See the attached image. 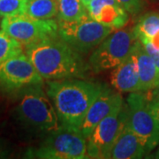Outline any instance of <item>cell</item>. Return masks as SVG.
Here are the masks:
<instances>
[{"label": "cell", "mask_w": 159, "mask_h": 159, "mask_svg": "<svg viewBox=\"0 0 159 159\" xmlns=\"http://www.w3.org/2000/svg\"><path fill=\"white\" fill-rule=\"evenodd\" d=\"M102 87L75 79L48 80L46 93L55 107L60 125L80 130L86 114Z\"/></svg>", "instance_id": "obj_1"}, {"label": "cell", "mask_w": 159, "mask_h": 159, "mask_svg": "<svg viewBox=\"0 0 159 159\" xmlns=\"http://www.w3.org/2000/svg\"><path fill=\"white\" fill-rule=\"evenodd\" d=\"M25 53L43 80L84 76L85 65L80 54L58 35L25 48Z\"/></svg>", "instance_id": "obj_2"}, {"label": "cell", "mask_w": 159, "mask_h": 159, "mask_svg": "<svg viewBox=\"0 0 159 159\" xmlns=\"http://www.w3.org/2000/svg\"><path fill=\"white\" fill-rule=\"evenodd\" d=\"M42 84L23 89L17 111L20 119L36 130L52 132L59 128L57 114L51 98L42 89Z\"/></svg>", "instance_id": "obj_3"}, {"label": "cell", "mask_w": 159, "mask_h": 159, "mask_svg": "<svg viewBox=\"0 0 159 159\" xmlns=\"http://www.w3.org/2000/svg\"><path fill=\"white\" fill-rule=\"evenodd\" d=\"M29 155L30 157L43 159L89 158L87 139L80 129L60 125Z\"/></svg>", "instance_id": "obj_4"}, {"label": "cell", "mask_w": 159, "mask_h": 159, "mask_svg": "<svg viewBox=\"0 0 159 159\" xmlns=\"http://www.w3.org/2000/svg\"><path fill=\"white\" fill-rule=\"evenodd\" d=\"M57 24L58 36L80 55L94 50L115 30L94 20L89 12L77 20H57Z\"/></svg>", "instance_id": "obj_5"}, {"label": "cell", "mask_w": 159, "mask_h": 159, "mask_svg": "<svg viewBox=\"0 0 159 159\" xmlns=\"http://www.w3.org/2000/svg\"><path fill=\"white\" fill-rule=\"evenodd\" d=\"M126 111V124L149 153L159 144V124L150 108L148 93H130L127 97Z\"/></svg>", "instance_id": "obj_6"}, {"label": "cell", "mask_w": 159, "mask_h": 159, "mask_svg": "<svg viewBox=\"0 0 159 159\" xmlns=\"http://www.w3.org/2000/svg\"><path fill=\"white\" fill-rule=\"evenodd\" d=\"M126 118V105L120 97L110 113L101 120L87 139L89 158H110L111 148L125 126Z\"/></svg>", "instance_id": "obj_7"}, {"label": "cell", "mask_w": 159, "mask_h": 159, "mask_svg": "<svg viewBox=\"0 0 159 159\" xmlns=\"http://www.w3.org/2000/svg\"><path fill=\"white\" fill-rule=\"evenodd\" d=\"M1 29L19 42L23 48L58 35V24L54 19L43 20L27 13L3 18Z\"/></svg>", "instance_id": "obj_8"}, {"label": "cell", "mask_w": 159, "mask_h": 159, "mask_svg": "<svg viewBox=\"0 0 159 159\" xmlns=\"http://www.w3.org/2000/svg\"><path fill=\"white\" fill-rule=\"evenodd\" d=\"M137 40L133 30L116 29L97 46L89 58V66L95 73L114 69L130 54Z\"/></svg>", "instance_id": "obj_9"}, {"label": "cell", "mask_w": 159, "mask_h": 159, "mask_svg": "<svg viewBox=\"0 0 159 159\" xmlns=\"http://www.w3.org/2000/svg\"><path fill=\"white\" fill-rule=\"evenodd\" d=\"M43 79L26 53H20L0 65V89L7 92L43 84Z\"/></svg>", "instance_id": "obj_10"}, {"label": "cell", "mask_w": 159, "mask_h": 159, "mask_svg": "<svg viewBox=\"0 0 159 159\" xmlns=\"http://www.w3.org/2000/svg\"><path fill=\"white\" fill-rule=\"evenodd\" d=\"M87 11L94 20L113 29H122L128 21V12L116 0H92Z\"/></svg>", "instance_id": "obj_11"}, {"label": "cell", "mask_w": 159, "mask_h": 159, "mask_svg": "<svg viewBox=\"0 0 159 159\" xmlns=\"http://www.w3.org/2000/svg\"><path fill=\"white\" fill-rule=\"evenodd\" d=\"M120 97L119 93H115L103 85L100 94L89 109L80 128L86 139L90 136L96 126L110 113Z\"/></svg>", "instance_id": "obj_12"}, {"label": "cell", "mask_w": 159, "mask_h": 159, "mask_svg": "<svg viewBox=\"0 0 159 159\" xmlns=\"http://www.w3.org/2000/svg\"><path fill=\"white\" fill-rule=\"evenodd\" d=\"M111 81L112 86L119 92H142L133 51H131L130 54L114 68L111 76Z\"/></svg>", "instance_id": "obj_13"}, {"label": "cell", "mask_w": 159, "mask_h": 159, "mask_svg": "<svg viewBox=\"0 0 159 159\" xmlns=\"http://www.w3.org/2000/svg\"><path fill=\"white\" fill-rule=\"evenodd\" d=\"M132 51L135 57L142 92H149L158 88L159 68L138 39L135 41Z\"/></svg>", "instance_id": "obj_14"}, {"label": "cell", "mask_w": 159, "mask_h": 159, "mask_svg": "<svg viewBox=\"0 0 159 159\" xmlns=\"http://www.w3.org/2000/svg\"><path fill=\"white\" fill-rule=\"evenodd\" d=\"M148 152L140 138L133 132L128 125L125 126L117 138L110 154V158H142Z\"/></svg>", "instance_id": "obj_15"}, {"label": "cell", "mask_w": 159, "mask_h": 159, "mask_svg": "<svg viewBox=\"0 0 159 159\" xmlns=\"http://www.w3.org/2000/svg\"><path fill=\"white\" fill-rule=\"evenodd\" d=\"M138 40H149L159 32V13L150 11L142 15L133 29Z\"/></svg>", "instance_id": "obj_16"}, {"label": "cell", "mask_w": 159, "mask_h": 159, "mask_svg": "<svg viewBox=\"0 0 159 159\" xmlns=\"http://www.w3.org/2000/svg\"><path fill=\"white\" fill-rule=\"evenodd\" d=\"M57 20L74 21L88 13L87 8L80 0H56Z\"/></svg>", "instance_id": "obj_17"}, {"label": "cell", "mask_w": 159, "mask_h": 159, "mask_svg": "<svg viewBox=\"0 0 159 159\" xmlns=\"http://www.w3.org/2000/svg\"><path fill=\"white\" fill-rule=\"evenodd\" d=\"M26 13L37 19H53L57 15L56 0H28Z\"/></svg>", "instance_id": "obj_18"}, {"label": "cell", "mask_w": 159, "mask_h": 159, "mask_svg": "<svg viewBox=\"0 0 159 159\" xmlns=\"http://www.w3.org/2000/svg\"><path fill=\"white\" fill-rule=\"evenodd\" d=\"M23 52L21 44L3 29L0 30V65Z\"/></svg>", "instance_id": "obj_19"}, {"label": "cell", "mask_w": 159, "mask_h": 159, "mask_svg": "<svg viewBox=\"0 0 159 159\" xmlns=\"http://www.w3.org/2000/svg\"><path fill=\"white\" fill-rule=\"evenodd\" d=\"M28 0H0V17L26 13Z\"/></svg>", "instance_id": "obj_20"}, {"label": "cell", "mask_w": 159, "mask_h": 159, "mask_svg": "<svg viewBox=\"0 0 159 159\" xmlns=\"http://www.w3.org/2000/svg\"><path fill=\"white\" fill-rule=\"evenodd\" d=\"M128 13L135 15L142 9V0H116Z\"/></svg>", "instance_id": "obj_21"}, {"label": "cell", "mask_w": 159, "mask_h": 159, "mask_svg": "<svg viewBox=\"0 0 159 159\" xmlns=\"http://www.w3.org/2000/svg\"><path fill=\"white\" fill-rule=\"evenodd\" d=\"M139 41L142 43L145 50L150 55V57L153 58L154 62L156 63L157 66L159 68V49L156 48L148 40H139Z\"/></svg>", "instance_id": "obj_22"}, {"label": "cell", "mask_w": 159, "mask_h": 159, "mask_svg": "<svg viewBox=\"0 0 159 159\" xmlns=\"http://www.w3.org/2000/svg\"><path fill=\"white\" fill-rule=\"evenodd\" d=\"M149 104H150V108L153 111V114L159 124V99H153L149 97Z\"/></svg>", "instance_id": "obj_23"}, {"label": "cell", "mask_w": 159, "mask_h": 159, "mask_svg": "<svg viewBox=\"0 0 159 159\" xmlns=\"http://www.w3.org/2000/svg\"><path fill=\"white\" fill-rule=\"evenodd\" d=\"M149 42H150L156 48L159 49V32L156 34L155 36H153L151 39L149 40Z\"/></svg>", "instance_id": "obj_24"}, {"label": "cell", "mask_w": 159, "mask_h": 159, "mask_svg": "<svg viewBox=\"0 0 159 159\" xmlns=\"http://www.w3.org/2000/svg\"><path fill=\"white\" fill-rule=\"evenodd\" d=\"M148 97L153 99H159V87L152 90L150 94H148Z\"/></svg>", "instance_id": "obj_25"}, {"label": "cell", "mask_w": 159, "mask_h": 159, "mask_svg": "<svg viewBox=\"0 0 159 159\" xmlns=\"http://www.w3.org/2000/svg\"><path fill=\"white\" fill-rule=\"evenodd\" d=\"M80 1L82 2V4H83V5H84V6H85V7H86V6H87V5H88V4L89 3V2H91L92 0H80Z\"/></svg>", "instance_id": "obj_26"}, {"label": "cell", "mask_w": 159, "mask_h": 159, "mask_svg": "<svg viewBox=\"0 0 159 159\" xmlns=\"http://www.w3.org/2000/svg\"><path fill=\"white\" fill-rule=\"evenodd\" d=\"M156 157H157V158H159V148L158 150H157V152L156 153Z\"/></svg>", "instance_id": "obj_27"}, {"label": "cell", "mask_w": 159, "mask_h": 159, "mask_svg": "<svg viewBox=\"0 0 159 159\" xmlns=\"http://www.w3.org/2000/svg\"><path fill=\"white\" fill-rule=\"evenodd\" d=\"M2 157V152H1V149H0V157Z\"/></svg>", "instance_id": "obj_28"}]
</instances>
